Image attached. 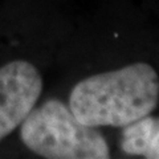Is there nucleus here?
Returning a JSON list of instances; mask_svg holds the SVG:
<instances>
[{
  "label": "nucleus",
  "instance_id": "1",
  "mask_svg": "<svg viewBox=\"0 0 159 159\" xmlns=\"http://www.w3.org/2000/svg\"><path fill=\"white\" fill-rule=\"evenodd\" d=\"M159 102V76L147 62H134L78 81L68 106L81 123L92 127L126 126L148 116Z\"/></svg>",
  "mask_w": 159,
  "mask_h": 159
},
{
  "label": "nucleus",
  "instance_id": "2",
  "mask_svg": "<svg viewBox=\"0 0 159 159\" xmlns=\"http://www.w3.org/2000/svg\"><path fill=\"white\" fill-rule=\"evenodd\" d=\"M23 145L47 159H107L110 148L98 127L74 117L68 103L49 98L36 105L19 126Z\"/></svg>",
  "mask_w": 159,
  "mask_h": 159
},
{
  "label": "nucleus",
  "instance_id": "3",
  "mask_svg": "<svg viewBox=\"0 0 159 159\" xmlns=\"http://www.w3.org/2000/svg\"><path fill=\"white\" fill-rule=\"evenodd\" d=\"M43 88L41 73L27 60H12L0 66V143L37 105Z\"/></svg>",
  "mask_w": 159,
  "mask_h": 159
},
{
  "label": "nucleus",
  "instance_id": "4",
  "mask_svg": "<svg viewBox=\"0 0 159 159\" xmlns=\"http://www.w3.org/2000/svg\"><path fill=\"white\" fill-rule=\"evenodd\" d=\"M123 127L121 138L123 152L159 159V117L148 114Z\"/></svg>",
  "mask_w": 159,
  "mask_h": 159
}]
</instances>
